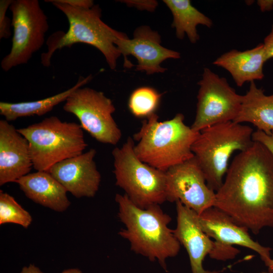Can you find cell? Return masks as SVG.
<instances>
[{
	"instance_id": "6da1fadb",
	"label": "cell",
	"mask_w": 273,
	"mask_h": 273,
	"mask_svg": "<svg viewBox=\"0 0 273 273\" xmlns=\"http://www.w3.org/2000/svg\"><path fill=\"white\" fill-rule=\"evenodd\" d=\"M213 207L255 235L273 227V155L253 141L233 159Z\"/></svg>"
},
{
	"instance_id": "7a4b0ae2",
	"label": "cell",
	"mask_w": 273,
	"mask_h": 273,
	"mask_svg": "<svg viewBox=\"0 0 273 273\" xmlns=\"http://www.w3.org/2000/svg\"><path fill=\"white\" fill-rule=\"evenodd\" d=\"M118 217L125 227L118 234L127 240L131 250L166 269V260L176 256L180 244L168 227L171 217L159 205L141 208L125 195L117 194Z\"/></svg>"
},
{
	"instance_id": "3957f363",
	"label": "cell",
	"mask_w": 273,
	"mask_h": 273,
	"mask_svg": "<svg viewBox=\"0 0 273 273\" xmlns=\"http://www.w3.org/2000/svg\"><path fill=\"white\" fill-rule=\"evenodd\" d=\"M158 118L155 113L142 121L133 136L134 151L142 162L166 172L194 157L192 147L200 132L185 123L181 113L162 122Z\"/></svg>"
},
{
	"instance_id": "277c9868",
	"label": "cell",
	"mask_w": 273,
	"mask_h": 273,
	"mask_svg": "<svg viewBox=\"0 0 273 273\" xmlns=\"http://www.w3.org/2000/svg\"><path fill=\"white\" fill-rule=\"evenodd\" d=\"M46 2L52 3L64 13L68 21L69 28L66 33L58 31L50 37L48 52L41 56V62L44 66H50L51 58L57 50L82 43L100 51L111 69L116 67L117 59L121 55L115 42L125 34L112 29L102 20V11L98 5L80 7L67 4L62 0Z\"/></svg>"
},
{
	"instance_id": "5b68a950",
	"label": "cell",
	"mask_w": 273,
	"mask_h": 273,
	"mask_svg": "<svg viewBox=\"0 0 273 273\" xmlns=\"http://www.w3.org/2000/svg\"><path fill=\"white\" fill-rule=\"evenodd\" d=\"M253 132L250 126L234 121L218 123L200 131L192 151L210 189L215 192L219 189L231 157L252 145Z\"/></svg>"
},
{
	"instance_id": "8992f818",
	"label": "cell",
	"mask_w": 273,
	"mask_h": 273,
	"mask_svg": "<svg viewBox=\"0 0 273 273\" xmlns=\"http://www.w3.org/2000/svg\"><path fill=\"white\" fill-rule=\"evenodd\" d=\"M17 130L29 142L37 171H48L55 164L82 154L87 146L80 124L55 116Z\"/></svg>"
},
{
	"instance_id": "52a82bcc",
	"label": "cell",
	"mask_w": 273,
	"mask_h": 273,
	"mask_svg": "<svg viewBox=\"0 0 273 273\" xmlns=\"http://www.w3.org/2000/svg\"><path fill=\"white\" fill-rule=\"evenodd\" d=\"M134 145L128 137L112 152L116 185L141 208L160 205L166 201V172L142 162L135 154Z\"/></svg>"
},
{
	"instance_id": "ba28073f",
	"label": "cell",
	"mask_w": 273,
	"mask_h": 273,
	"mask_svg": "<svg viewBox=\"0 0 273 273\" xmlns=\"http://www.w3.org/2000/svg\"><path fill=\"white\" fill-rule=\"evenodd\" d=\"M9 9L13 35L10 52L1 63L6 72L27 63L42 47L49 29L47 16L37 0H13Z\"/></svg>"
},
{
	"instance_id": "9c48e42d",
	"label": "cell",
	"mask_w": 273,
	"mask_h": 273,
	"mask_svg": "<svg viewBox=\"0 0 273 273\" xmlns=\"http://www.w3.org/2000/svg\"><path fill=\"white\" fill-rule=\"evenodd\" d=\"M63 110L76 116L82 129L97 141L115 145L121 139V131L112 116L115 108L103 92L78 87L67 99Z\"/></svg>"
},
{
	"instance_id": "30bf717a",
	"label": "cell",
	"mask_w": 273,
	"mask_h": 273,
	"mask_svg": "<svg viewBox=\"0 0 273 273\" xmlns=\"http://www.w3.org/2000/svg\"><path fill=\"white\" fill-rule=\"evenodd\" d=\"M196 114L191 126L195 131L218 124L234 121L241 110L243 95L238 94L224 77L205 68L198 82Z\"/></svg>"
},
{
	"instance_id": "8fae6325",
	"label": "cell",
	"mask_w": 273,
	"mask_h": 273,
	"mask_svg": "<svg viewBox=\"0 0 273 273\" xmlns=\"http://www.w3.org/2000/svg\"><path fill=\"white\" fill-rule=\"evenodd\" d=\"M165 172L166 201H179L198 215L213 207L215 192L207 186L194 157Z\"/></svg>"
},
{
	"instance_id": "7c38bea8",
	"label": "cell",
	"mask_w": 273,
	"mask_h": 273,
	"mask_svg": "<svg viewBox=\"0 0 273 273\" xmlns=\"http://www.w3.org/2000/svg\"><path fill=\"white\" fill-rule=\"evenodd\" d=\"M115 44L120 55L124 58L125 67L132 66L127 58L128 56L132 55L138 60L136 69L145 71L149 75L165 72L166 69L161 66L164 61L180 57L178 52L161 46L160 35L148 26L138 27L132 39L125 34L118 37Z\"/></svg>"
},
{
	"instance_id": "4fadbf2b",
	"label": "cell",
	"mask_w": 273,
	"mask_h": 273,
	"mask_svg": "<svg viewBox=\"0 0 273 273\" xmlns=\"http://www.w3.org/2000/svg\"><path fill=\"white\" fill-rule=\"evenodd\" d=\"M96 153L95 149H90L55 164L48 172L74 197H93L101 180L94 161Z\"/></svg>"
},
{
	"instance_id": "5bb4252c",
	"label": "cell",
	"mask_w": 273,
	"mask_h": 273,
	"mask_svg": "<svg viewBox=\"0 0 273 273\" xmlns=\"http://www.w3.org/2000/svg\"><path fill=\"white\" fill-rule=\"evenodd\" d=\"M195 217L201 230L216 242L229 245H239L250 249L260 256L267 267L271 259V249L254 241L248 230L235 223L226 214L214 207H210Z\"/></svg>"
},
{
	"instance_id": "9a60e30c",
	"label": "cell",
	"mask_w": 273,
	"mask_h": 273,
	"mask_svg": "<svg viewBox=\"0 0 273 273\" xmlns=\"http://www.w3.org/2000/svg\"><path fill=\"white\" fill-rule=\"evenodd\" d=\"M33 167L28 140L6 119L0 120V186L15 182Z\"/></svg>"
},
{
	"instance_id": "2e32d148",
	"label": "cell",
	"mask_w": 273,
	"mask_h": 273,
	"mask_svg": "<svg viewBox=\"0 0 273 273\" xmlns=\"http://www.w3.org/2000/svg\"><path fill=\"white\" fill-rule=\"evenodd\" d=\"M176 226L174 234L188 254L192 273H218L204 269L203 261L205 257L213 252L215 242L213 241L200 228L195 217V212L183 205L175 202Z\"/></svg>"
},
{
	"instance_id": "e0dca14e",
	"label": "cell",
	"mask_w": 273,
	"mask_h": 273,
	"mask_svg": "<svg viewBox=\"0 0 273 273\" xmlns=\"http://www.w3.org/2000/svg\"><path fill=\"white\" fill-rule=\"evenodd\" d=\"M16 183L28 198L42 206L63 212L70 205L67 190L48 171L29 173Z\"/></svg>"
},
{
	"instance_id": "ac0fdd59",
	"label": "cell",
	"mask_w": 273,
	"mask_h": 273,
	"mask_svg": "<svg viewBox=\"0 0 273 273\" xmlns=\"http://www.w3.org/2000/svg\"><path fill=\"white\" fill-rule=\"evenodd\" d=\"M266 61L263 44L261 43L244 51L231 50L221 55L213 64L226 70L236 85L241 87L246 82L263 78V65Z\"/></svg>"
},
{
	"instance_id": "d6986e66",
	"label": "cell",
	"mask_w": 273,
	"mask_h": 273,
	"mask_svg": "<svg viewBox=\"0 0 273 273\" xmlns=\"http://www.w3.org/2000/svg\"><path fill=\"white\" fill-rule=\"evenodd\" d=\"M234 122L250 123L257 130L270 134L273 131V94L266 95L254 82H250L248 90L243 95L241 110Z\"/></svg>"
},
{
	"instance_id": "ffe728a7",
	"label": "cell",
	"mask_w": 273,
	"mask_h": 273,
	"mask_svg": "<svg viewBox=\"0 0 273 273\" xmlns=\"http://www.w3.org/2000/svg\"><path fill=\"white\" fill-rule=\"evenodd\" d=\"M92 78V75L80 76L76 84L66 90L37 101L19 103L0 102V114L8 121L23 117L41 116L51 111L55 106L66 101L77 88L82 87Z\"/></svg>"
},
{
	"instance_id": "44dd1931",
	"label": "cell",
	"mask_w": 273,
	"mask_h": 273,
	"mask_svg": "<svg viewBox=\"0 0 273 273\" xmlns=\"http://www.w3.org/2000/svg\"><path fill=\"white\" fill-rule=\"evenodd\" d=\"M163 2L172 14V27L175 28L178 39H183L187 34L190 42L195 43L199 39L197 30L198 25L211 27V19L193 6L190 1L164 0Z\"/></svg>"
},
{
	"instance_id": "7402d4cb",
	"label": "cell",
	"mask_w": 273,
	"mask_h": 273,
	"mask_svg": "<svg viewBox=\"0 0 273 273\" xmlns=\"http://www.w3.org/2000/svg\"><path fill=\"white\" fill-rule=\"evenodd\" d=\"M161 96L152 87H139L131 93L129 98V109L134 116L147 118L155 113L160 103Z\"/></svg>"
},
{
	"instance_id": "603a6c76",
	"label": "cell",
	"mask_w": 273,
	"mask_h": 273,
	"mask_svg": "<svg viewBox=\"0 0 273 273\" xmlns=\"http://www.w3.org/2000/svg\"><path fill=\"white\" fill-rule=\"evenodd\" d=\"M32 221L31 214L13 197L0 191V224L12 223L27 229Z\"/></svg>"
},
{
	"instance_id": "cb8c5ba5",
	"label": "cell",
	"mask_w": 273,
	"mask_h": 273,
	"mask_svg": "<svg viewBox=\"0 0 273 273\" xmlns=\"http://www.w3.org/2000/svg\"><path fill=\"white\" fill-rule=\"evenodd\" d=\"M13 0L0 1V38H9L11 35L10 27L12 21L7 16L6 12Z\"/></svg>"
},
{
	"instance_id": "d4e9b609",
	"label": "cell",
	"mask_w": 273,
	"mask_h": 273,
	"mask_svg": "<svg viewBox=\"0 0 273 273\" xmlns=\"http://www.w3.org/2000/svg\"><path fill=\"white\" fill-rule=\"evenodd\" d=\"M253 141L258 142L264 145L273 155V131L266 134L262 131L257 130L252 134Z\"/></svg>"
},
{
	"instance_id": "484cf974",
	"label": "cell",
	"mask_w": 273,
	"mask_h": 273,
	"mask_svg": "<svg viewBox=\"0 0 273 273\" xmlns=\"http://www.w3.org/2000/svg\"><path fill=\"white\" fill-rule=\"evenodd\" d=\"M266 60L273 58V24L269 33L265 37L262 43Z\"/></svg>"
},
{
	"instance_id": "4316f807",
	"label": "cell",
	"mask_w": 273,
	"mask_h": 273,
	"mask_svg": "<svg viewBox=\"0 0 273 273\" xmlns=\"http://www.w3.org/2000/svg\"><path fill=\"white\" fill-rule=\"evenodd\" d=\"M20 273H44L39 268L33 264L24 266ZM61 273H82L81 270L77 268H72L65 269Z\"/></svg>"
},
{
	"instance_id": "83f0119b",
	"label": "cell",
	"mask_w": 273,
	"mask_h": 273,
	"mask_svg": "<svg viewBox=\"0 0 273 273\" xmlns=\"http://www.w3.org/2000/svg\"><path fill=\"white\" fill-rule=\"evenodd\" d=\"M67 4L80 7H92L94 4L90 0H62Z\"/></svg>"
},
{
	"instance_id": "f1b7e54d",
	"label": "cell",
	"mask_w": 273,
	"mask_h": 273,
	"mask_svg": "<svg viewBox=\"0 0 273 273\" xmlns=\"http://www.w3.org/2000/svg\"><path fill=\"white\" fill-rule=\"evenodd\" d=\"M257 3L262 12L269 11L273 8V0H259Z\"/></svg>"
},
{
	"instance_id": "f546056e",
	"label": "cell",
	"mask_w": 273,
	"mask_h": 273,
	"mask_svg": "<svg viewBox=\"0 0 273 273\" xmlns=\"http://www.w3.org/2000/svg\"><path fill=\"white\" fill-rule=\"evenodd\" d=\"M268 271L270 273L273 272V258H271L269 265L267 266Z\"/></svg>"
}]
</instances>
